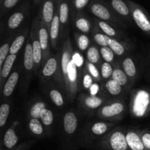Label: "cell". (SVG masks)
<instances>
[{"label":"cell","mask_w":150,"mask_h":150,"mask_svg":"<svg viewBox=\"0 0 150 150\" xmlns=\"http://www.w3.org/2000/svg\"><path fill=\"white\" fill-rule=\"evenodd\" d=\"M0 150H2V149H0Z\"/></svg>","instance_id":"816d5d0a"},{"label":"cell","mask_w":150,"mask_h":150,"mask_svg":"<svg viewBox=\"0 0 150 150\" xmlns=\"http://www.w3.org/2000/svg\"><path fill=\"white\" fill-rule=\"evenodd\" d=\"M40 120L45 127H49L54 122V116L52 111L48 108H45L40 114Z\"/></svg>","instance_id":"8d00e7d4"},{"label":"cell","mask_w":150,"mask_h":150,"mask_svg":"<svg viewBox=\"0 0 150 150\" xmlns=\"http://www.w3.org/2000/svg\"><path fill=\"white\" fill-rule=\"evenodd\" d=\"M38 36H39V40L40 42L41 48H42V54H43V64L51 56L50 53V35L49 29L46 26L40 21L39 26V31H38Z\"/></svg>","instance_id":"8fae6325"},{"label":"cell","mask_w":150,"mask_h":150,"mask_svg":"<svg viewBox=\"0 0 150 150\" xmlns=\"http://www.w3.org/2000/svg\"><path fill=\"white\" fill-rule=\"evenodd\" d=\"M111 79L115 81L117 83L121 85L122 87L123 86H127L129 84L130 81H131L129 79L128 76H127V74L125 73L123 69L121 68L120 66L117 65H114V71H113Z\"/></svg>","instance_id":"484cf974"},{"label":"cell","mask_w":150,"mask_h":150,"mask_svg":"<svg viewBox=\"0 0 150 150\" xmlns=\"http://www.w3.org/2000/svg\"><path fill=\"white\" fill-rule=\"evenodd\" d=\"M101 58L102 57H101L100 52L98 47L95 45H90L86 51V59H87V61L100 67L102 64Z\"/></svg>","instance_id":"83f0119b"},{"label":"cell","mask_w":150,"mask_h":150,"mask_svg":"<svg viewBox=\"0 0 150 150\" xmlns=\"http://www.w3.org/2000/svg\"><path fill=\"white\" fill-rule=\"evenodd\" d=\"M105 98L100 96L90 95H81L79 98V104L86 111H95L103 105Z\"/></svg>","instance_id":"9c48e42d"},{"label":"cell","mask_w":150,"mask_h":150,"mask_svg":"<svg viewBox=\"0 0 150 150\" xmlns=\"http://www.w3.org/2000/svg\"><path fill=\"white\" fill-rule=\"evenodd\" d=\"M74 37L79 49L82 52L87 51L90 44V39L89 37L86 34L83 33H75Z\"/></svg>","instance_id":"1f68e13d"},{"label":"cell","mask_w":150,"mask_h":150,"mask_svg":"<svg viewBox=\"0 0 150 150\" xmlns=\"http://www.w3.org/2000/svg\"><path fill=\"white\" fill-rule=\"evenodd\" d=\"M16 59H17V54H9L4 64L0 69V89L1 90H2L4 83L8 79L10 75L11 74L10 73H11Z\"/></svg>","instance_id":"ac0fdd59"},{"label":"cell","mask_w":150,"mask_h":150,"mask_svg":"<svg viewBox=\"0 0 150 150\" xmlns=\"http://www.w3.org/2000/svg\"><path fill=\"white\" fill-rule=\"evenodd\" d=\"M61 32V23H60L59 15V8L56 2V10L54 16L51 21V26L49 28L50 40H51V46L53 48H57V42L60 36Z\"/></svg>","instance_id":"7c38bea8"},{"label":"cell","mask_w":150,"mask_h":150,"mask_svg":"<svg viewBox=\"0 0 150 150\" xmlns=\"http://www.w3.org/2000/svg\"><path fill=\"white\" fill-rule=\"evenodd\" d=\"M104 87H105V90L112 96H118L122 93V86L111 79L106 81L105 85H104Z\"/></svg>","instance_id":"4dcf8cb0"},{"label":"cell","mask_w":150,"mask_h":150,"mask_svg":"<svg viewBox=\"0 0 150 150\" xmlns=\"http://www.w3.org/2000/svg\"><path fill=\"white\" fill-rule=\"evenodd\" d=\"M141 136L144 146L148 150H150V131L146 130H142L141 131Z\"/></svg>","instance_id":"f6af8a7d"},{"label":"cell","mask_w":150,"mask_h":150,"mask_svg":"<svg viewBox=\"0 0 150 150\" xmlns=\"http://www.w3.org/2000/svg\"><path fill=\"white\" fill-rule=\"evenodd\" d=\"M94 22H95V24H96L97 26L99 28L100 30L109 38H114V39H118V38H121L120 34L112 26L111 23L103 21H100L98 18L94 19Z\"/></svg>","instance_id":"603a6c76"},{"label":"cell","mask_w":150,"mask_h":150,"mask_svg":"<svg viewBox=\"0 0 150 150\" xmlns=\"http://www.w3.org/2000/svg\"><path fill=\"white\" fill-rule=\"evenodd\" d=\"M85 70L88 72L89 75L93 78L94 81L96 83H99L102 81V77H101L100 70H99V67L95 64L86 61L85 64Z\"/></svg>","instance_id":"836d02e7"},{"label":"cell","mask_w":150,"mask_h":150,"mask_svg":"<svg viewBox=\"0 0 150 150\" xmlns=\"http://www.w3.org/2000/svg\"><path fill=\"white\" fill-rule=\"evenodd\" d=\"M28 29H25L21 35L16 37L13 40L11 45H10V54H17L26 42V37L28 35Z\"/></svg>","instance_id":"4316f807"},{"label":"cell","mask_w":150,"mask_h":150,"mask_svg":"<svg viewBox=\"0 0 150 150\" xmlns=\"http://www.w3.org/2000/svg\"><path fill=\"white\" fill-rule=\"evenodd\" d=\"M131 12L132 19L138 27L150 35V16L142 6L130 0H125Z\"/></svg>","instance_id":"5b68a950"},{"label":"cell","mask_w":150,"mask_h":150,"mask_svg":"<svg viewBox=\"0 0 150 150\" xmlns=\"http://www.w3.org/2000/svg\"><path fill=\"white\" fill-rule=\"evenodd\" d=\"M100 146L103 150H130L126 140V130L115 128L103 138Z\"/></svg>","instance_id":"3957f363"},{"label":"cell","mask_w":150,"mask_h":150,"mask_svg":"<svg viewBox=\"0 0 150 150\" xmlns=\"http://www.w3.org/2000/svg\"><path fill=\"white\" fill-rule=\"evenodd\" d=\"M81 86L83 87V89L86 90H89L92 85L95 83L93 78L88 73L86 70H83V73L81 74Z\"/></svg>","instance_id":"b9f144b4"},{"label":"cell","mask_w":150,"mask_h":150,"mask_svg":"<svg viewBox=\"0 0 150 150\" xmlns=\"http://www.w3.org/2000/svg\"><path fill=\"white\" fill-rule=\"evenodd\" d=\"M108 46L114 51L115 55L118 57H122L126 54V51L129 49L127 45L125 42H121L117 39L111 38Z\"/></svg>","instance_id":"f1b7e54d"},{"label":"cell","mask_w":150,"mask_h":150,"mask_svg":"<svg viewBox=\"0 0 150 150\" xmlns=\"http://www.w3.org/2000/svg\"><path fill=\"white\" fill-rule=\"evenodd\" d=\"M90 2V0H73L71 4L73 15L82 12L85 7L89 6Z\"/></svg>","instance_id":"7bdbcfd3"},{"label":"cell","mask_w":150,"mask_h":150,"mask_svg":"<svg viewBox=\"0 0 150 150\" xmlns=\"http://www.w3.org/2000/svg\"><path fill=\"white\" fill-rule=\"evenodd\" d=\"M29 129L33 134L42 136L44 133V127L40 119L31 118L29 121Z\"/></svg>","instance_id":"d6a6232c"},{"label":"cell","mask_w":150,"mask_h":150,"mask_svg":"<svg viewBox=\"0 0 150 150\" xmlns=\"http://www.w3.org/2000/svg\"><path fill=\"white\" fill-rule=\"evenodd\" d=\"M10 112V105L8 103H4L0 106V127L6 125Z\"/></svg>","instance_id":"74e56055"},{"label":"cell","mask_w":150,"mask_h":150,"mask_svg":"<svg viewBox=\"0 0 150 150\" xmlns=\"http://www.w3.org/2000/svg\"><path fill=\"white\" fill-rule=\"evenodd\" d=\"M88 10L98 19L114 25H123L121 18L113 10L110 4L104 0H92Z\"/></svg>","instance_id":"7a4b0ae2"},{"label":"cell","mask_w":150,"mask_h":150,"mask_svg":"<svg viewBox=\"0 0 150 150\" xmlns=\"http://www.w3.org/2000/svg\"><path fill=\"white\" fill-rule=\"evenodd\" d=\"M114 124L111 122H107L104 121H98L92 123L89 127V130L91 136L94 137L103 136L108 133L112 129Z\"/></svg>","instance_id":"d6986e66"},{"label":"cell","mask_w":150,"mask_h":150,"mask_svg":"<svg viewBox=\"0 0 150 150\" xmlns=\"http://www.w3.org/2000/svg\"><path fill=\"white\" fill-rule=\"evenodd\" d=\"M59 67V57L57 55H51L49 58L42 64L41 73L42 77L48 79L57 76Z\"/></svg>","instance_id":"4fadbf2b"},{"label":"cell","mask_w":150,"mask_h":150,"mask_svg":"<svg viewBox=\"0 0 150 150\" xmlns=\"http://www.w3.org/2000/svg\"><path fill=\"white\" fill-rule=\"evenodd\" d=\"M13 40H12V37H10L9 39L7 40L4 43L1 45V48H0V69L4 64V62H5L6 59L8 57L10 54V45H11L12 42H13Z\"/></svg>","instance_id":"d590c367"},{"label":"cell","mask_w":150,"mask_h":150,"mask_svg":"<svg viewBox=\"0 0 150 150\" xmlns=\"http://www.w3.org/2000/svg\"><path fill=\"white\" fill-rule=\"evenodd\" d=\"M122 68L130 80H134L137 77V67L136 63L130 57H127L122 61Z\"/></svg>","instance_id":"cb8c5ba5"},{"label":"cell","mask_w":150,"mask_h":150,"mask_svg":"<svg viewBox=\"0 0 150 150\" xmlns=\"http://www.w3.org/2000/svg\"><path fill=\"white\" fill-rule=\"evenodd\" d=\"M3 1H4V0H0V5H1V4H2Z\"/></svg>","instance_id":"c3c4849f"},{"label":"cell","mask_w":150,"mask_h":150,"mask_svg":"<svg viewBox=\"0 0 150 150\" xmlns=\"http://www.w3.org/2000/svg\"><path fill=\"white\" fill-rule=\"evenodd\" d=\"M16 150H22V149H16Z\"/></svg>","instance_id":"681fc988"},{"label":"cell","mask_w":150,"mask_h":150,"mask_svg":"<svg viewBox=\"0 0 150 150\" xmlns=\"http://www.w3.org/2000/svg\"><path fill=\"white\" fill-rule=\"evenodd\" d=\"M126 111V105L122 100H112L98 110V117L105 120H117L122 117Z\"/></svg>","instance_id":"8992f818"},{"label":"cell","mask_w":150,"mask_h":150,"mask_svg":"<svg viewBox=\"0 0 150 150\" xmlns=\"http://www.w3.org/2000/svg\"><path fill=\"white\" fill-rule=\"evenodd\" d=\"M57 4L59 8L60 23H61V31L64 35L67 26L68 25L70 18V0H57Z\"/></svg>","instance_id":"9a60e30c"},{"label":"cell","mask_w":150,"mask_h":150,"mask_svg":"<svg viewBox=\"0 0 150 150\" xmlns=\"http://www.w3.org/2000/svg\"><path fill=\"white\" fill-rule=\"evenodd\" d=\"M57 0H43L42 2L40 14L39 17L40 20L49 29L51 21L54 16L56 10Z\"/></svg>","instance_id":"30bf717a"},{"label":"cell","mask_w":150,"mask_h":150,"mask_svg":"<svg viewBox=\"0 0 150 150\" xmlns=\"http://www.w3.org/2000/svg\"><path fill=\"white\" fill-rule=\"evenodd\" d=\"M47 108L46 105L45 103L42 100H38L35 102L33 105L31 106L30 109H29V116L31 118L35 119H40V114L42 111Z\"/></svg>","instance_id":"e575fe53"},{"label":"cell","mask_w":150,"mask_h":150,"mask_svg":"<svg viewBox=\"0 0 150 150\" xmlns=\"http://www.w3.org/2000/svg\"><path fill=\"white\" fill-rule=\"evenodd\" d=\"M126 140L130 150H148L144 144L139 130L134 129L126 130Z\"/></svg>","instance_id":"5bb4252c"},{"label":"cell","mask_w":150,"mask_h":150,"mask_svg":"<svg viewBox=\"0 0 150 150\" xmlns=\"http://www.w3.org/2000/svg\"><path fill=\"white\" fill-rule=\"evenodd\" d=\"M72 42L70 41L69 36L67 37L63 42L62 47L61 53L59 56V67L58 73L55 76V79L58 84L64 90V77H65L66 71H67V66L69 62L71 60L73 54Z\"/></svg>","instance_id":"277c9868"},{"label":"cell","mask_w":150,"mask_h":150,"mask_svg":"<svg viewBox=\"0 0 150 150\" xmlns=\"http://www.w3.org/2000/svg\"><path fill=\"white\" fill-rule=\"evenodd\" d=\"M79 120L76 113L73 111H68L63 117V127L67 134L72 135L76 131L78 128Z\"/></svg>","instance_id":"ffe728a7"},{"label":"cell","mask_w":150,"mask_h":150,"mask_svg":"<svg viewBox=\"0 0 150 150\" xmlns=\"http://www.w3.org/2000/svg\"><path fill=\"white\" fill-rule=\"evenodd\" d=\"M29 14V2L24 1L16 11L8 18L7 24L9 30H16L22 24Z\"/></svg>","instance_id":"ba28073f"},{"label":"cell","mask_w":150,"mask_h":150,"mask_svg":"<svg viewBox=\"0 0 150 150\" xmlns=\"http://www.w3.org/2000/svg\"><path fill=\"white\" fill-rule=\"evenodd\" d=\"M100 74L102 77V80H108L111 78L113 71H114V67L110 63L103 62L100 65Z\"/></svg>","instance_id":"f35d334b"},{"label":"cell","mask_w":150,"mask_h":150,"mask_svg":"<svg viewBox=\"0 0 150 150\" xmlns=\"http://www.w3.org/2000/svg\"><path fill=\"white\" fill-rule=\"evenodd\" d=\"M108 4L114 12L122 18L129 21L132 19L131 12L128 4L124 0H108Z\"/></svg>","instance_id":"2e32d148"},{"label":"cell","mask_w":150,"mask_h":150,"mask_svg":"<svg viewBox=\"0 0 150 150\" xmlns=\"http://www.w3.org/2000/svg\"><path fill=\"white\" fill-rule=\"evenodd\" d=\"M49 97L51 101L55 104L57 106L61 107L64 105V101L62 95L58 89H51L49 92Z\"/></svg>","instance_id":"60d3db41"},{"label":"cell","mask_w":150,"mask_h":150,"mask_svg":"<svg viewBox=\"0 0 150 150\" xmlns=\"http://www.w3.org/2000/svg\"><path fill=\"white\" fill-rule=\"evenodd\" d=\"M92 38H93V40L100 47L108 46L110 40H111V38L105 35L100 30L96 24H95V29L92 33Z\"/></svg>","instance_id":"f546056e"},{"label":"cell","mask_w":150,"mask_h":150,"mask_svg":"<svg viewBox=\"0 0 150 150\" xmlns=\"http://www.w3.org/2000/svg\"><path fill=\"white\" fill-rule=\"evenodd\" d=\"M73 1V0H70V2H71V1Z\"/></svg>","instance_id":"f907efd6"},{"label":"cell","mask_w":150,"mask_h":150,"mask_svg":"<svg viewBox=\"0 0 150 150\" xmlns=\"http://www.w3.org/2000/svg\"><path fill=\"white\" fill-rule=\"evenodd\" d=\"M100 52L101 57L104 60V62H106L110 64H112L114 62V59H115V54L110 48L109 46L100 47Z\"/></svg>","instance_id":"ab89813d"},{"label":"cell","mask_w":150,"mask_h":150,"mask_svg":"<svg viewBox=\"0 0 150 150\" xmlns=\"http://www.w3.org/2000/svg\"><path fill=\"white\" fill-rule=\"evenodd\" d=\"M42 1H43V0H33V2L35 4H39L42 3Z\"/></svg>","instance_id":"7dc6e473"},{"label":"cell","mask_w":150,"mask_h":150,"mask_svg":"<svg viewBox=\"0 0 150 150\" xmlns=\"http://www.w3.org/2000/svg\"><path fill=\"white\" fill-rule=\"evenodd\" d=\"M73 21L76 29L83 34H89L92 29V23L86 15L82 12L73 15Z\"/></svg>","instance_id":"e0dca14e"},{"label":"cell","mask_w":150,"mask_h":150,"mask_svg":"<svg viewBox=\"0 0 150 150\" xmlns=\"http://www.w3.org/2000/svg\"><path fill=\"white\" fill-rule=\"evenodd\" d=\"M83 57L78 51H74L69 62L64 77V92L70 100H73L80 89L81 71L83 64Z\"/></svg>","instance_id":"6da1fadb"},{"label":"cell","mask_w":150,"mask_h":150,"mask_svg":"<svg viewBox=\"0 0 150 150\" xmlns=\"http://www.w3.org/2000/svg\"><path fill=\"white\" fill-rule=\"evenodd\" d=\"M18 142V136H17L14 127H10L4 133L3 138L4 146L7 149H11L16 146Z\"/></svg>","instance_id":"d4e9b609"},{"label":"cell","mask_w":150,"mask_h":150,"mask_svg":"<svg viewBox=\"0 0 150 150\" xmlns=\"http://www.w3.org/2000/svg\"><path fill=\"white\" fill-rule=\"evenodd\" d=\"M40 21V18L39 16L34 19L32 22V29H31L30 36H29L31 42H32V50H33L35 71H38L40 65L43 64V54H42V48H41L40 42L39 40V36H38V31H39Z\"/></svg>","instance_id":"52a82bcc"},{"label":"cell","mask_w":150,"mask_h":150,"mask_svg":"<svg viewBox=\"0 0 150 150\" xmlns=\"http://www.w3.org/2000/svg\"><path fill=\"white\" fill-rule=\"evenodd\" d=\"M19 77H20V74H19L18 70H15L10 75L8 79L4 83L2 90H1L2 95L4 98H9L10 96H11L16 89L18 82Z\"/></svg>","instance_id":"7402d4cb"},{"label":"cell","mask_w":150,"mask_h":150,"mask_svg":"<svg viewBox=\"0 0 150 150\" xmlns=\"http://www.w3.org/2000/svg\"><path fill=\"white\" fill-rule=\"evenodd\" d=\"M20 1L21 0H4L2 4L0 5L1 16H4L10 10H13L20 2Z\"/></svg>","instance_id":"ee69618b"},{"label":"cell","mask_w":150,"mask_h":150,"mask_svg":"<svg viewBox=\"0 0 150 150\" xmlns=\"http://www.w3.org/2000/svg\"><path fill=\"white\" fill-rule=\"evenodd\" d=\"M100 90V86H98V83H94V84L92 85V87L89 89V95H93V96H96L97 94L98 93Z\"/></svg>","instance_id":"bcb514c9"},{"label":"cell","mask_w":150,"mask_h":150,"mask_svg":"<svg viewBox=\"0 0 150 150\" xmlns=\"http://www.w3.org/2000/svg\"><path fill=\"white\" fill-rule=\"evenodd\" d=\"M23 67L26 73L29 74L33 70H35V62H34L33 50H32V42L30 38H28L24 48L23 55Z\"/></svg>","instance_id":"44dd1931"}]
</instances>
